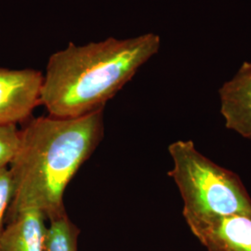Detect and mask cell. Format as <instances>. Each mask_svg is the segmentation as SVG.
Returning a JSON list of instances; mask_svg holds the SVG:
<instances>
[{
	"mask_svg": "<svg viewBox=\"0 0 251 251\" xmlns=\"http://www.w3.org/2000/svg\"><path fill=\"white\" fill-rule=\"evenodd\" d=\"M103 135V109L81 117L28 119L9 168L13 194L6 225L29 209L41 211L48 221L67 214L65 190Z\"/></svg>",
	"mask_w": 251,
	"mask_h": 251,
	"instance_id": "1",
	"label": "cell"
},
{
	"mask_svg": "<svg viewBox=\"0 0 251 251\" xmlns=\"http://www.w3.org/2000/svg\"><path fill=\"white\" fill-rule=\"evenodd\" d=\"M160 45V36L153 33L83 46L70 43L49 59L40 104L55 117H81L103 109Z\"/></svg>",
	"mask_w": 251,
	"mask_h": 251,
	"instance_id": "2",
	"label": "cell"
},
{
	"mask_svg": "<svg viewBox=\"0 0 251 251\" xmlns=\"http://www.w3.org/2000/svg\"><path fill=\"white\" fill-rule=\"evenodd\" d=\"M173 167L169 171L183 201L182 215L251 216V198L233 171L211 161L193 141L170 144Z\"/></svg>",
	"mask_w": 251,
	"mask_h": 251,
	"instance_id": "3",
	"label": "cell"
},
{
	"mask_svg": "<svg viewBox=\"0 0 251 251\" xmlns=\"http://www.w3.org/2000/svg\"><path fill=\"white\" fill-rule=\"evenodd\" d=\"M42 73L0 67V125L25 123L40 105Z\"/></svg>",
	"mask_w": 251,
	"mask_h": 251,
	"instance_id": "4",
	"label": "cell"
},
{
	"mask_svg": "<svg viewBox=\"0 0 251 251\" xmlns=\"http://www.w3.org/2000/svg\"><path fill=\"white\" fill-rule=\"evenodd\" d=\"M190 231L206 251H251V216H188Z\"/></svg>",
	"mask_w": 251,
	"mask_h": 251,
	"instance_id": "5",
	"label": "cell"
},
{
	"mask_svg": "<svg viewBox=\"0 0 251 251\" xmlns=\"http://www.w3.org/2000/svg\"><path fill=\"white\" fill-rule=\"evenodd\" d=\"M220 100L226 127L251 141V70L241 66L221 88Z\"/></svg>",
	"mask_w": 251,
	"mask_h": 251,
	"instance_id": "6",
	"label": "cell"
},
{
	"mask_svg": "<svg viewBox=\"0 0 251 251\" xmlns=\"http://www.w3.org/2000/svg\"><path fill=\"white\" fill-rule=\"evenodd\" d=\"M46 220L39 210L21 212L5 225L0 236V251H44Z\"/></svg>",
	"mask_w": 251,
	"mask_h": 251,
	"instance_id": "7",
	"label": "cell"
},
{
	"mask_svg": "<svg viewBox=\"0 0 251 251\" xmlns=\"http://www.w3.org/2000/svg\"><path fill=\"white\" fill-rule=\"evenodd\" d=\"M49 222L44 251H78L80 230L67 214Z\"/></svg>",
	"mask_w": 251,
	"mask_h": 251,
	"instance_id": "8",
	"label": "cell"
},
{
	"mask_svg": "<svg viewBox=\"0 0 251 251\" xmlns=\"http://www.w3.org/2000/svg\"><path fill=\"white\" fill-rule=\"evenodd\" d=\"M20 144V128L15 124L0 125V171L9 169Z\"/></svg>",
	"mask_w": 251,
	"mask_h": 251,
	"instance_id": "9",
	"label": "cell"
},
{
	"mask_svg": "<svg viewBox=\"0 0 251 251\" xmlns=\"http://www.w3.org/2000/svg\"><path fill=\"white\" fill-rule=\"evenodd\" d=\"M13 194L12 179L9 169L0 171V236L6 225V216Z\"/></svg>",
	"mask_w": 251,
	"mask_h": 251,
	"instance_id": "10",
	"label": "cell"
},
{
	"mask_svg": "<svg viewBox=\"0 0 251 251\" xmlns=\"http://www.w3.org/2000/svg\"><path fill=\"white\" fill-rule=\"evenodd\" d=\"M243 67H245L246 69H249L251 70V62H247V63H244L242 65Z\"/></svg>",
	"mask_w": 251,
	"mask_h": 251,
	"instance_id": "11",
	"label": "cell"
}]
</instances>
